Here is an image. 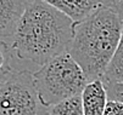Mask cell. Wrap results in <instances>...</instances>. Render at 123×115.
Segmentation results:
<instances>
[{
    "instance_id": "obj_1",
    "label": "cell",
    "mask_w": 123,
    "mask_h": 115,
    "mask_svg": "<svg viewBox=\"0 0 123 115\" xmlns=\"http://www.w3.org/2000/svg\"><path fill=\"white\" fill-rule=\"evenodd\" d=\"M74 24L46 0L27 1L12 38L11 48L20 59L44 65L67 52Z\"/></svg>"
},
{
    "instance_id": "obj_2",
    "label": "cell",
    "mask_w": 123,
    "mask_h": 115,
    "mask_svg": "<svg viewBox=\"0 0 123 115\" xmlns=\"http://www.w3.org/2000/svg\"><path fill=\"white\" fill-rule=\"evenodd\" d=\"M121 37L122 22L107 1H102L89 17L74 24L67 52L80 67L88 83L102 80Z\"/></svg>"
},
{
    "instance_id": "obj_3",
    "label": "cell",
    "mask_w": 123,
    "mask_h": 115,
    "mask_svg": "<svg viewBox=\"0 0 123 115\" xmlns=\"http://www.w3.org/2000/svg\"><path fill=\"white\" fill-rule=\"evenodd\" d=\"M33 78L39 101L45 108L80 96L88 84L83 70L68 52L46 62L33 73Z\"/></svg>"
},
{
    "instance_id": "obj_4",
    "label": "cell",
    "mask_w": 123,
    "mask_h": 115,
    "mask_svg": "<svg viewBox=\"0 0 123 115\" xmlns=\"http://www.w3.org/2000/svg\"><path fill=\"white\" fill-rule=\"evenodd\" d=\"M0 115H48L32 72L11 68L0 76Z\"/></svg>"
},
{
    "instance_id": "obj_5",
    "label": "cell",
    "mask_w": 123,
    "mask_h": 115,
    "mask_svg": "<svg viewBox=\"0 0 123 115\" xmlns=\"http://www.w3.org/2000/svg\"><path fill=\"white\" fill-rule=\"evenodd\" d=\"M26 6V0H0V40L13 38Z\"/></svg>"
},
{
    "instance_id": "obj_6",
    "label": "cell",
    "mask_w": 123,
    "mask_h": 115,
    "mask_svg": "<svg viewBox=\"0 0 123 115\" xmlns=\"http://www.w3.org/2000/svg\"><path fill=\"white\" fill-rule=\"evenodd\" d=\"M56 10L73 22L80 23L101 5L100 0H46Z\"/></svg>"
},
{
    "instance_id": "obj_7",
    "label": "cell",
    "mask_w": 123,
    "mask_h": 115,
    "mask_svg": "<svg viewBox=\"0 0 123 115\" xmlns=\"http://www.w3.org/2000/svg\"><path fill=\"white\" fill-rule=\"evenodd\" d=\"M80 97L83 115H104L109 97L102 80L88 83Z\"/></svg>"
},
{
    "instance_id": "obj_8",
    "label": "cell",
    "mask_w": 123,
    "mask_h": 115,
    "mask_svg": "<svg viewBox=\"0 0 123 115\" xmlns=\"http://www.w3.org/2000/svg\"><path fill=\"white\" fill-rule=\"evenodd\" d=\"M102 83H123V24L119 45L102 78Z\"/></svg>"
},
{
    "instance_id": "obj_9",
    "label": "cell",
    "mask_w": 123,
    "mask_h": 115,
    "mask_svg": "<svg viewBox=\"0 0 123 115\" xmlns=\"http://www.w3.org/2000/svg\"><path fill=\"white\" fill-rule=\"evenodd\" d=\"M48 115H83L82 97L76 96L48 108Z\"/></svg>"
},
{
    "instance_id": "obj_10",
    "label": "cell",
    "mask_w": 123,
    "mask_h": 115,
    "mask_svg": "<svg viewBox=\"0 0 123 115\" xmlns=\"http://www.w3.org/2000/svg\"><path fill=\"white\" fill-rule=\"evenodd\" d=\"M10 59H11V47L6 44V41L0 40V76H3L7 70L11 69Z\"/></svg>"
},
{
    "instance_id": "obj_11",
    "label": "cell",
    "mask_w": 123,
    "mask_h": 115,
    "mask_svg": "<svg viewBox=\"0 0 123 115\" xmlns=\"http://www.w3.org/2000/svg\"><path fill=\"white\" fill-rule=\"evenodd\" d=\"M109 99L123 103V83H104Z\"/></svg>"
},
{
    "instance_id": "obj_12",
    "label": "cell",
    "mask_w": 123,
    "mask_h": 115,
    "mask_svg": "<svg viewBox=\"0 0 123 115\" xmlns=\"http://www.w3.org/2000/svg\"><path fill=\"white\" fill-rule=\"evenodd\" d=\"M104 115H123V103L109 99L106 103Z\"/></svg>"
},
{
    "instance_id": "obj_13",
    "label": "cell",
    "mask_w": 123,
    "mask_h": 115,
    "mask_svg": "<svg viewBox=\"0 0 123 115\" xmlns=\"http://www.w3.org/2000/svg\"><path fill=\"white\" fill-rule=\"evenodd\" d=\"M109 6L115 10V12L118 15V17L123 24V0H110L107 1Z\"/></svg>"
}]
</instances>
